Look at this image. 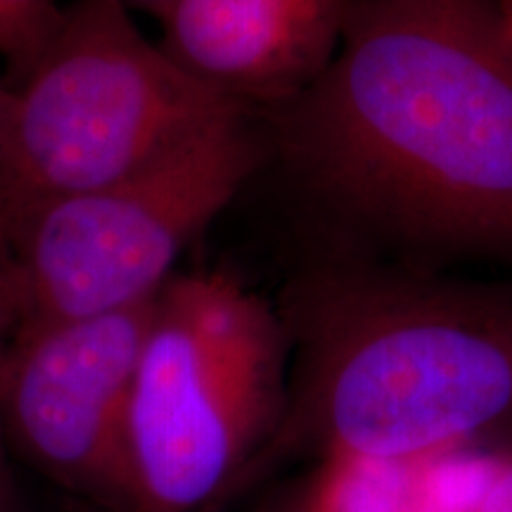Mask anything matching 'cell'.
Segmentation results:
<instances>
[{
    "instance_id": "cell-1",
    "label": "cell",
    "mask_w": 512,
    "mask_h": 512,
    "mask_svg": "<svg viewBox=\"0 0 512 512\" xmlns=\"http://www.w3.org/2000/svg\"><path fill=\"white\" fill-rule=\"evenodd\" d=\"M273 147L330 256L512 266V38L496 0H354Z\"/></svg>"
},
{
    "instance_id": "cell-2",
    "label": "cell",
    "mask_w": 512,
    "mask_h": 512,
    "mask_svg": "<svg viewBox=\"0 0 512 512\" xmlns=\"http://www.w3.org/2000/svg\"><path fill=\"white\" fill-rule=\"evenodd\" d=\"M278 311L287 399L252 472L292 456L358 467L512 446V280L325 254Z\"/></svg>"
},
{
    "instance_id": "cell-3",
    "label": "cell",
    "mask_w": 512,
    "mask_h": 512,
    "mask_svg": "<svg viewBox=\"0 0 512 512\" xmlns=\"http://www.w3.org/2000/svg\"><path fill=\"white\" fill-rule=\"evenodd\" d=\"M249 110L152 43L121 0H74L46 46L0 83V228L136 174Z\"/></svg>"
},
{
    "instance_id": "cell-4",
    "label": "cell",
    "mask_w": 512,
    "mask_h": 512,
    "mask_svg": "<svg viewBox=\"0 0 512 512\" xmlns=\"http://www.w3.org/2000/svg\"><path fill=\"white\" fill-rule=\"evenodd\" d=\"M287 375L278 306L230 273L174 275L140 349L124 512H200L245 482L283 420Z\"/></svg>"
},
{
    "instance_id": "cell-5",
    "label": "cell",
    "mask_w": 512,
    "mask_h": 512,
    "mask_svg": "<svg viewBox=\"0 0 512 512\" xmlns=\"http://www.w3.org/2000/svg\"><path fill=\"white\" fill-rule=\"evenodd\" d=\"M249 110L102 188L31 211L8 233L24 316L62 320L150 304L183 249L266 162Z\"/></svg>"
},
{
    "instance_id": "cell-6",
    "label": "cell",
    "mask_w": 512,
    "mask_h": 512,
    "mask_svg": "<svg viewBox=\"0 0 512 512\" xmlns=\"http://www.w3.org/2000/svg\"><path fill=\"white\" fill-rule=\"evenodd\" d=\"M152 302L86 318H22L0 356V422L12 444L55 484L119 510Z\"/></svg>"
},
{
    "instance_id": "cell-7",
    "label": "cell",
    "mask_w": 512,
    "mask_h": 512,
    "mask_svg": "<svg viewBox=\"0 0 512 512\" xmlns=\"http://www.w3.org/2000/svg\"><path fill=\"white\" fill-rule=\"evenodd\" d=\"M347 0H176L162 46L242 105L280 107L335 55Z\"/></svg>"
},
{
    "instance_id": "cell-8",
    "label": "cell",
    "mask_w": 512,
    "mask_h": 512,
    "mask_svg": "<svg viewBox=\"0 0 512 512\" xmlns=\"http://www.w3.org/2000/svg\"><path fill=\"white\" fill-rule=\"evenodd\" d=\"M62 8L57 0H0V57L17 79L46 46Z\"/></svg>"
},
{
    "instance_id": "cell-9",
    "label": "cell",
    "mask_w": 512,
    "mask_h": 512,
    "mask_svg": "<svg viewBox=\"0 0 512 512\" xmlns=\"http://www.w3.org/2000/svg\"><path fill=\"white\" fill-rule=\"evenodd\" d=\"M24 316V294L22 283H19V273L15 261H5L0 264V356H3L5 344L12 337V332ZM0 512H8V498H5V482H3V467H0Z\"/></svg>"
},
{
    "instance_id": "cell-10",
    "label": "cell",
    "mask_w": 512,
    "mask_h": 512,
    "mask_svg": "<svg viewBox=\"0 0 512 512\" xmlns=\"http://www.w3.org/2000/svg\"><path fill=\"white\" fill-rule=\"evenodd\" d=\"M470 512H512V446L510 456L503 460Z\"/></svg>"
},
{
    "instance_id": "cell-11",
    "label": "cell",
    "mask_w": 512,
    "mask_h": 512,
    "mask_svg": "<svg viewBox=\"0 0 512 512\" xmlns=\"http://www.w3.org/2000/svg\"><path fill=\"white\" fill-rule=\"evenodd\" d=\"M121 3L126 5V8H143L147 12H152V15H157L159 19H162L166 12H169L171 5L176 3V0H121Z\"/></svg>"
},
{
    "instance_id": "cell-12",
    "label": "cell",
    "mask_w": 512,
    "mask_h": 512,
    "mask_svg": "<svg viewBox=\"0 0 512 512\" xmlns=\"http://www.w3.org/2000/svg\"><path fill=\"white\" fill-rule=\"evenodd\" d=\"M496 3H498V10H501L505 29H508V34L512 38V0H496Z\"/></svg>"
},
{
    "instance_id": "cell-13",
    "label": "cell",
    "mask_w": 512,
    "mask_h": 512,
    "mask_svg": "<svg viewBox=\"0 0 512 512\" xmlns=\"http://www.w3.org/2000/svg\"><path fill=\"white\" fill-rule=\"evenodd\" d=\"M5 261H12V256H10V247H8V240H5L3 228H0V264H5Z\"/></svg>"
},
{
    "instance_id": "cell-14",
    "label": "cell",
    "mask_w": 512,
    "mask_h": 512,
    "mask_svg": "<svg viewBox=\"0 0 512 512\" xmlns=\"http://www.w3.org/2000/svg\"><path fill=\"white\" fill-rule=\"evenodd\" d=\"M256 512H292V508H290V503H283V505H278V508H261Z\"/></svg>"
}]
</instances>
